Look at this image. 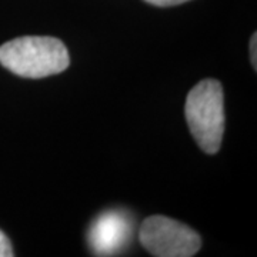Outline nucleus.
Instances as JSON below:
<instances>
[{
  "label": "nucleus",
  "mask_w": 257,
  "mask_h": 257,
  "mask_svg": "<svg viewBox=\"0 0 257 257\" xmlns=\"http://www.w3.org/2000/svg\"><path fill=\"white\" fill-rule=\"evenodd\" d=\"M186 120L192 136L203 152H219L224 133V97L220 82L204 79L197 83L186 99Z\"/></svg>",
  "instance_id": "2"
},
{
  "label": "nucleus",
  "mask_w": 257,
  "mask_h": 257,
  "mask_svg": "<svg viewBox=\"0 0 257 257\" xmlns=\"http://www.w3.org/2000/svg\"><path fill=\"white\" fill-rule=\"evenodd\" d=\"M139 239L157 257H190L202 247V239L194 230L166 216L147 217L140 226Z\"/></svg>",
  "instance_id": "3"
},
{
  "label": "nucleus",
  "mask_w": 257,
  "mask_h": 257,
  "mask_svg": "<svg viewBox=\"0 0 257 257\" xmlns=\"http://www.w3.org/2000/svg\"><path fill=\"white\" fill-rule=\"evenodd\" d=\"M133 221L127 213L110 210L100 214L89 230V244L97 256H111L128 244Z\"/></svg>",
  "instance_id": "4"
},
{
  "label": "nucleus",
  "mask_w": 257,
  "mask_h": 257,
  "mask_svg": "<svg viewBox=\"0 0 257 257\" xmlns=\"http://www.w3.org/2000/svg\"><path fill=\"white\" fill-rule=\"evenodd\" d=\"M0 64L26 79L62 73L70 64L62 40L50 36H23L0 46Z\"/></svg>",
  "instance_id": "1"
},
{
  "label": "nucleus",
  "mask_w": 257,
  "mask_h": 257,
  "mask_svg": "<svg viewBox=\"0 0 257 257\" xmlns=\"http://www.w3.org/2000/svg\"><path fill=\"white\" fill-rule=\"evenodd\" d=\"M150 5H155V6H160V8H167V6H176V5H182L184 2H189V0H145Z\"/></svg>",
  "instance_id": "6"
},
{
  "label": "nucleus",
  "mask_w": 257,
  "mask_h": 257,
  "mask_svg": "<svg viewBox=\"0 0 257 257\" xmlns=\"http://www.w3.org/2000/svg\"><path fill=\"white\" fill-rule=\"evenodd\" d=\"M256 40H257V36H256V33L253 35V37H251V40H250V59H251V63H253V67L256 69L257 67V53H256V50H257V43H256Z\"/></svg>",
  "instance_id": "7"
},
{
  "label": "nucleus",
  "mask_w": 257,
  "mask_h": 257,
  "mask_svg": "<svg viewBox=\"0 0 257 257\" xmlns=\"http://www.w3.org/2000/svg\"><path fill=\"white\" fill-rule=\"evenodd\" d=\"M13 247L10 244V240L8 236L0 230V257H13Z\"/></svg>",
  "instance_id": "5"
}]
</instances>
